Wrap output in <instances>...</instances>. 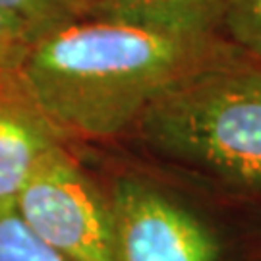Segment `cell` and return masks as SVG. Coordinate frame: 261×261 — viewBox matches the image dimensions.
<instances>
[{
    "instance_id": "1",
    "label": "cell",
    "mask_w": 261,
    "mask_h": 261,
    "mask_svg": "<svg viewBox=\"0 0 261 261\" xmlns=\"http://www.w3.org/2000/svg\"><path fill=\"white\" fill-rule=\"evenodd\" d=\"M244 56L224 37H170L87 18L35 41L19 75L64 140H112L136 130L168 87Z\"/></svg>"
},
{
    "instance_id": "2",
    "label": "cell",
    "mask_w": 261,
    "mask_h": 261,
    "mask_svg": "<svg viewBox=\"0 0 261 261\" xmlns=\"http://www.w3.org/2000/svg\"><path fill=\"white\" fill-rule=\"evenodd\" d=\"M136 132L159 159L261 196V62L244 56L168 87Z\"/></svg>"
},
{
    "instance_id": "3",
    "label": "cell",
    "mask_w": 261,
    "mask_h": 261,
    "mask_svg": "<svg viewBox=\"0 0 261 261\" xmlns=\"http://www.w3.org/2000/svg\"><path fill=\"white\" fill-rule=\"evenodd\" d=\"M16 213L43 242L70 261H118L109 194L56 145L31 172Z\"/></svg>"
},
{
    "instance_id": "4",
    "label": "cell",
    "mask_w": 261,
    "mask_h": 261,
    "mask_svg": "<svg viewBox=\"0 0 261 261\" xmlns=\"http://www.w3.org/2000/svg\"><path fill=\"white\" fill-rule=\"evenodd\" d=\"M118 261H219L215 232L147 180L118 176L109 192Z\"/></svg>"
},
{
    "instance_id": "5",
    "label": "cell",
    "mask_w": 261,
    "mask_h": 261,
    "mask_svg": "<svg viewBox=\"0 0 261 261\" xmlns=\"http://www.w3.org/2000/svg\"><path fill=\"white\" fill-rule=\"evenodd\" d=\"M62 134L48 122L18 72H0V213L16 209L21 188Z\"/></svg>"
},
{
    "instance_id": "6",
    "label": "cell",
    "mask_w": 261,
    "mask_h": 261,
    "mask_svg": "<svg viewBox=\"0 0 261 261\" xmlns=\"http://www.w3.org/2000/svg\"><path fill=\"white\" fill-rule=\"evenodd\" d=\"M89 18L170 37H224V0H91Z\"/></svg>"
},
{
    "instance_id": "7",
    "label": "cell",
    "mask_w": 261,
    "mask_h": 261,
    "mask_svg": "<svg viewBox=\"0 0 261 261\" xmlns=\"http://www.w3.org/2000/svg\"><path fill=\"white\" fill-rule=\"evenodd\" d=\"M0 10L18 23L33 45L53 31L89 18L91 0H0Z\"/></svg>"
},
{
    "instance_id": "8",
    "label": "cell",
    "mask_w": 261,
    "mask_h": 261,
    "mask_svg": "<svg viewBox=\"0 0 261 261\" xmlns=\"http://www.w3.org/2000/svg\"><path fill=\"white\" fill-rule=\"evenodd\" d=\"M0 261H70L21 221L16 209L0 213Z\"/></svg>"
},
{
    "instance_id": "9",
    "label": "cell",
    "mask_w": 261,
    "mask_h": 261,
    "mask_svg": "<svg viewBox=\"0 0 261 261\" xmlns=\"http://www.w3.org/2000/svg\"><path fill=\"white\" fill-rule=\"evenodd\" d=\"M224 39L261 62V0H224Z\"/></svg>"
},
{
    "instance_id": "10",
    "label": "cell",
    "mask_w": 261,
    "mask_h": 261,
    "mask_svg": "<svg viewBox=\"0 0 261 261\" xmlns=\"http://www.w3.org/2000/svg\"><path fill=\"white\" fill-rule=\"evenodd\" d=\"M31 43L18 23L0 10V72H18Z\"/></svg>"
}]
</instances>
